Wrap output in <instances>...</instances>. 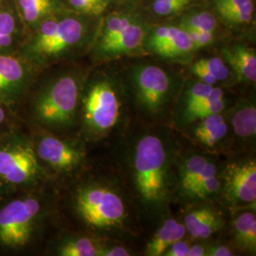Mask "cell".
Returning a JSON list of instances; mask_svg holds the SVG:
<instances>
[{
    "label": "cell",
    "instance_id": "cell-5",
    "mask_svg": "<svg viewBox=\"0 0 256 256\" xmlns=\"http://www.w3.org/2000/svg\"><path fill=\"white\" fill-rule=\"evenodd\" d=\"M79 115L86 135L92 138L108 136L122 117V102L116 86L106 79L92 84L82 94Z\"/></svg>",
    "mask_w": 256,
    "mask_h": 256
},
{
    "label": "cell",
    "instance_id": "cell-9",
    "mask_svg": "<svg viewBox=\"0 0 256 256\" xmlns=\"http://www.w3.org/2000/svg\"><path fill=\"white\" fill-rule=\"evenodd\" d=\"M32 142L39 162L55 172L70 173L84 162V152L82 148L52 134H41Z\"/></svg>",
    "mask_w": 256,
    "mask_h": 256
},
{
    "label": "cell",
    "instance_id": "cell-19",
    "mask_svg": "<svg viewBox=\"0 0 256 256\" xmlns=\"http://www.w3.org/2000/svg\"><path fill=\"white\" fill-rule=\"evenodd\" d=\"M191 72L200 79V81L212 86L225 81L230 75L228 66L225 64L224 60L218 57L198 60L191 66Z\"/></svg>",
    "mask_w": 256,
    "mask_h": 256
},
{
    "label": "cell",
    "instance_id": "cell-42",
    "mask_svg": "<svg viewBox=\"0 0 256 256\" xmlns=\"http://www.w3.org/2000/svg\"><path fill=\"white\" fill-rule=\"evenodd\" d=\"M4 0H0V6H1V4H2V2H3Z\"/></svg>",
    "mask_w": 256,
    "mask_h": 256
},
{
    "label": "cell",
    "instance_id": "cell-26",
    "mask_svg": "<svg viewBox=\"0 0 256 256\" xmlns=\"http://www.w3.org/2000/svg\"><path fill=\"white\" fill-rule=\"evenodd\" d=\"M194 50L192 41L188 36L187 32L180 27L176 36L172 38L168 43L158 48L154 54L165 58H176L188 54Z\"/></svg>",
    "mask_w": 256,
    "mask_h": 256
},
{
    "label": "cell",
    "instance_id": "cell-1",
    "mask_svg": "<svg viewBox=\"0 0 256 256\" xmlns=\"http://www.w3.org/2000/svg\"><path fill=\"white\" fill-rule=\"evenodd\" d=\"M60 10L43 19L20 46L18 55L34 68H45L78 52L90 36L88 19Z\"/></svg>",
    "mask_w": 256,
    "mask_h": 256
},
{
    "label": "cell",
    "instance_id": "cell-11",
    "mask_svg": "<svg viewBox=\"0 0 256 256\" xmlns=\"http://www.w3.org/2000/svg\"><path fill=\"white\" fill-rule=\"evenodd\" d=\"M225 192L230 202L236 204H256L254 160L229 166L225 174Z\"/></svg>",
    "mask_w": 256,
    "mask_h": 256
},
{
    "label": "cell",
    "instance_id": "cell-10",
    "mask_svg": "<svg viewBox=\"0 0 256 256\" xmlns=\"http://www.w3.org/2000/svg\"><path fill=\"white\" fill-rule=\"evenodd\" d=\"M34 68L18 54L0 52V102L14 108L23 99Z\"/></svg>",
    "mask_w": 256,
    "mask_h": 256
},
{
    "label": "cell",
    "instance_id": "cell-41",
    "mask_svg": "<svg viewBox=\"0 0 256 256\" xmlns=\"http://www.w3.org/2000/svg\"><path fill=\"white\" fill-rule=\"evenodd\" d=\"M3 188H4V187H3V186H2V184L0 183V192H2V189H3Z\"/></svg>",
    "mask_w": 256,
    "mask_h": 256
},
{
    "label": "cell",
    "instance_id": "cell-6",
    "mask_svg": "<svg viewBox=\"0 0 256 256\" xmlns=\"http://www.w3.org/2000/svg\"><path fill=\"white\" fill-rule=\"evenodd\" d=\"M42 173L32 140L21 134L0 138V183L3 187L25 188L36 183Z\"/></svg>",
    "mask_w": 256,
    "mask_h": 256
},
{
    "label": "cell",
    "instance_id": "cell-40",
    "mask_svg": "<svg viewBox=\"0 0 256 256\" xmlns=\"http://www.w3.org/2000/svg\"><path fill=\"white\" fill-rule=\"evenodd\" d=\"M155 2H160V3H178L182 4L185 6H188L191 0H154Z\"/></svg>",
    "mask_w": 256,
    "mask_h": 256
},
{
    "label": "cell",
    "instance_id": "cell-20",
    "mask_svg": "<svg viewBox=\"0 0 256 256\" xmlns=\"http://www.w3.org/2000/svg\"><path fill=\"white\" fill-rule=\"evenodd\" d=\"M220 16L230 23L244 24L252 18V0H214Z\"/></svg>",
    "mask_w": 256,
    "mask_h": 256
},
{
    "label": "cell",
    "instance_id": "cell-30",
    "mask_svg": "<svg viewBox=\"0 0 256 256\" xmlns=\"http://www.w3.org/2000/svg\"><path fill=\"white\" fill-rule=\"evenodd\" d=\"M18 18L12 10H0V34H18Z\"/></svg>",
    "mask_w": 256,
    "mask_h": 256
},
{
    "label": "cell",
    "instance_id": "cell-4",
    "mask_svg": "<svg viewBox=\"0 0 256 256\" xmlns=\"http://www.w3.org/2000/svg\"><path fill=\"white\" fill-rule=\"evenodd\" d=\"M74 208L86 226L100 232L122 229L128 218L126 206L119 192L102 183H88L78 188Z\"/></svg>",
    "mask_w": 256,
    "mask_h": 256
},
{
    "label": "cell",
    "instance_id": "cell-28",
    "mask_svg": "<svg viewBox=\"0 0 256 256\" xmlns=\"http://www.w3.org/2000/svg\"><path fill=\"white\" fill-rule=\"evenodd\" d=\"M218 26L216 19L209 12L191 14L183 18L180 27L184 30H192L200 32H212Z\"/></svg>",
    "mask_w": 256,
    "mask_h": 256
},
{
    "label": "cell",
    "instance_id": "cell-8",
    "mask_svg": "<svg viewBox=\"0 0 256 256\" xmlns=\"http://www.w3.org/2000/svg\"><path fill=\"white\" fill-rule=\"evenodd\" d=\"M132 82L140 108L153 116L164 111L171 99L173 82L164 68L154 64L138 66L133 70Z\"/></svg>",
    "mask_w": 256,
    "mask_h": 256
},
{
    "label": "cell",
    "instance_id": "cell-29",
    "mask_svg": "<svg viewBox=\"0 0 256 256\" xmlns=\"http://www.w3.org/2000/svg\"><path fill=\"white\" fill-rule=\"evenodd\" d=\"M225 108L224 98H212L202 102L185 110V118L188 122H194L216 113H221Z\"/></svg>",
    "mask_w": 256,
    "mask_h": 256
},
{
    "label": "cell",
    "instance_id": "cell-38",
    "mask_svg": "<svg viewBox=\"0 0 256 256\" xmlns=\"http://www.w3.org/2000/svg\"><path fill=\"white\" fill-rule=\"evenodd\" d=\"M8 108H9L0 102V126H4L8 120Z\"/></svg>",
    "mask_w": 256,
    "mask_h": 256
},
{
    "label": "cell",
    "instance_id": "cell-14",
    "mask_svg": "<svg viewBox=\"0 0 256 256\" xmlns=\"http://www.w3.org/2000/svg\"><path fill=\"white\" fill-rule=\"evenodd\" d=\"M223 56L240 80L256 82V54L254 48L234 45L223 50Z\"/></svg>",
    "mask_w": 256,
    "mask_h": 256
},
{
    "label": "cell",
    "instance_id": "cell-22",
    "mask_svg": "<svg viewBox=\"0 0 256 256\" xmlns=\"http://www.w3.org/2000/svg\"><path fill=\"white\" fill-rule=\"evenodd\" d=\"M234 232L238 246L244 250L256 252V218L252 210L239 214L234 220Z\"/></svg>",
    "mask_w": 256,
    "mask_h": 256
},
{
    "label": "cell",
    "instance_id": "cell-7",
    "mask_svg": "<svg viewBox=\"0 0 256 256\" xmlns=\"http://www.w3.org/2000/svg\"><path fill=\"white\" fill-rule=\"evenodd\" d=\"M41 200L32 194L16 198L0 208V247L21 250L28 246L42 216Z\"/></svg>",
    "mask_w": 256,
    "mask_h": 256
},
{
    "label": "cell",
    "instance_id": "cell-36",
    "mask_svg": "<svg viewBox=\"0 0 256 256\" xmlns=\"http://www.w3.org/2000/svg\"><path fill=\"white\" fill-rule=\"evenodd\" d=\"M208 256H234L232 250L225 245H212L207 248Z\"/></svg>",
    "mask_w": 256,
    "mask_h": 256
},
{
    "label": "cell",
    "instance_id": "cell-37",
    "mask_svg": "<svg viewBox=\"0 0 256 256\" xmlns=\"http://www.w3.org/2000/svg\"><path fill=\"white\" fill-rule=\"evenodd\" d=\"M207 256V248L200 244H196L190 246L187 256Z\"/></svg>",
    "mask_w": 256,
    "mask_h": 256
},
{
    "label": "cell",
    "instance_id": "cell-24",
    "mask_svg": "<svg viewBox=\"0 0 256 256\" xmlns=\"http://www.w3.org/2000/svg\"><path fill=\"white\" fill-rule=\"evenodd\" d=\"M220 186L218 168L209 160L188 196L196 198H207L218 192Z\"/></svg>",
    "mask_w": 256,
    "mask_h": 256
},
{
    "label": "cell",
    "instance_id": "cell-33",
    "mask_svg": "<svg viewBox=\"0 0 256 256\" xmlns=\"http://www.w3.org/2000/svg\"><path fill=\"white\" fill-rule=\"evenodd\" d=\"M184 30L187 32L190 40L192 41L194 50L208 46L214 41V34L212 32H200L192 30Z\"/></svg>",
    "mask_w": 256,
    "mask_h": 256
},
{
    "label": "cell",
    "instance_id": "cell-27",
    "mask_svg": "<svg viewBox=\"0 0 256 256\" xmlns=\"http://www.w3.org/2000/svg\"><path fill=\"white\" fill-rule=\"evenodd\" d=\"M212 98H224V92L206 82H196L192 84L185 94V110Z\"/></svg>",
    "mask_w": 256,
    "mask_h": 256
},
{
    "label": "cell",
    "instance_id": "cell-39",
    "mask_svg": "<svg viewBox=\"0 0 256 256\" xmlns=\"http://www.w3.org/2000/svg\"><path fill=\"white\" fill-rule=\"evenodd\" d=\"M90 1L92 3H94L98 8H100L102 12L106 10L108 5V0H90Z\"/></svg>",
    "mask_w": 256,
    "mask_h": 256
},
{
    "label": "cell",
    "instance_id": "cell-16",
    "mask_svg": "<svg viewBox=\"0 0 256 256\" xmlns=\"http://www.w3.org/2000/svg\"><path fill=\"white\" fill-rule=\"evenodd\" d=\"M61 6V0H18L19 16L30 28L62 10Z\"/></svg>",
    "mask_w": 256,
    "mask_h": 256
},
{
    "label": "cell",
    "instance_id": "cell-34",
    "mask_svg": "<svg viewBox=\"0 0 256 256\" xmlns=\"http://www.w3.org/2000/svg\"><path fill=\"white\" fill-rule=\"evenodd\" d=\"M189 242L182 239H180L173 243L170 247L168 248L162 256H187L189 248H190Z\"/></svg>",
    "mask_w": 256,
    "mask_h": 256
},
{
    "label": "cell",
    "instance_id": "cell-18",
    "mask_svg": "<svg viewBox=\"0 0 256 256\" xmlns=\"http://www.w3.org/2000/svg\"><path fill=\"white\" fill-rule=\"evenodd\" d=\"M232 126L238 137L254 140L256 134V108L254 104L239 102L232 114Z\"/></svg>",
    "mask_w": 256,
    "mask_h": 256
},
{
    "label": "cell",
    "instance_id": "cell-2",
    "mask_svg": "<svg viewBox=\"0 0 256 256\" xmlns=\"http://www.w3.org/2000/svg\"><path fill=\"white\" fill-rule=\"evenodd\" d=\"M170 151L162 137L146 134L133 152V182L138 196L150 209H162L169 198Z\"/></svg>",
    "mask_w": 256,
    "mask_h": 256
},
{
    "label": "cell",
    "instance_id": "cell-12",
    "mask_svg": "<svg viewBox=\"0 0 256 256\" xmlns=\"http://www.w3.org/2000/svg\"><path fill=\"white\" fill-rule=\"evenodd\" d=\"M146 38V28L138 19L113 37L108 43L96 48V56L100 59H111L132 54L142 50Z\"/></svg>",
    "mask_w": 256,
    "mask_h": 256
},
{
    "label": "cell",
    "instance_id": "cell-15",
    "mask_svg": "<svg viewBox=\"0 0 256 256\" xmlns=\"http://www.w3.org/2000/svg\"><path fill=\"white\" fill-rule=\"evenodd\" d=\"M184 224L176 220H165L154 236L148 242L146 248V256H160L176 241L182 239L186 234Z\"/></svg>",
    "mask_w": 256,
    "mask_h": 256
},
{
    "label": "cell",
    "instance_id": "cell-21",
    "mask_svg": "<svg viewBox=\"0 0 256 256\" xmlns=\"http://www.w3.org/2000/svg\"><path fill=\"white\" fill-rule=\"evenodd\" d=\"M104 246L98 240L88 236H68L57 247L61 256H102Z\"/></svg>",
    "mask_w": 256,
    "mask_h": 256
},
{
    "label": "cell",
    "instance_id": "cell-31",
    "mask_svg": "<svg viewBox=\"0 0 256 256\" xmlns=\"http://www.w3.org/2000/svg\"><path fill=\"white\" fill-rule=\"evenodd\" d=\"M72 12L84 16H100L104 12L90 0H68Z\"/></svg>",
    "mask_w": 256,
    "mask_h": 256
},
{
    "label": "cell",
    "instance_id": "cell-13",
    "mask_svg": "<svg viewBox=\"0 0 256 256\" xmlns=\"http://www.w3.org/2000/svg\"><path fill=\"white\" fill-rule=\"evenodd\" d=\"M224 221L216 210L203 207L191 210L184 218L186 232L194 238H210L212 234L220 230Z\"/></svg>",
    "mask_w": 256,
    "mask_h": 256
},
{
    "label": "cell",
    "instance_id": "cell-25",
    "mask_svg": "<svg viewBox=\"0 0 256 256\" xmlns=\"http://www.w3.org/2000/svg\"><path fill=\"white\" fill-rule=\"evenodd\" d=\"M134 20H136V18L126 12H116L106 18L102 23L96 48L108 43L113 37L128 27Z\"/></svg>",
    "mask_w": 256,
    "mask_h": 256
},
{
    "label": "cell",
    "instance_id": "cell-3",
    "mask_svg": "<svg viewBox=\"0 0 256 256\" xmlns=\"http://www.w3.org/2000/svg\"><path fill=\"white\" fill-rule=\"evenodd\" d=\"M82 94V82L77 74H61L37 92L32 104V114L46 129H70L78 119Z\"/></svg>",
    "mask_w": 256,
    "mask_h": 256
},
{
    "label": "cell",
    "instance_id": "cell-32",
    "mask_svg": "<svg viewBox=\"0 0 256 256\" xmlns=\"http://www.w3.org/2000/svg\"><path fill=\"white\" fill-rule=\"evenodd\" d=\"M187 6L178 4V3H160V2H153L152 8L156 14L165 16L176 14L185 9Z\"/></svg>",
    "mask_w": 256,
    "mask_h": 256
},
{
    "label": "cell",
    "instance_id": "cell-23",
    "mask_svg": "<svg viewBox=\"0 0 256 256\" xmlns=\"http://www.w3.org/2000/svg\"><path fill=\"white\" fill-rule=\"evenodd\" d=\"M209 160L200 154L188 156L182 162L180 170V182L183 192L188 194L198 182Z\"/></svg>",
    "mask_w": 256,
    "mask_h": 256
},
{
    "label": "cell",
    "instance_id": "cell-35",
    "mask_svg": "<svg viewBox=\"0 0 256 256\" xmlns=\"http://www.w3.org/2000/svg\"><path fill=\"white\" fill-rule=\"evenodd\" d=\"M131 256L130 250L120 245H104L102 256Z\"/></svg>",
    "mask_w": 256,
    "mask_h": 256
},
{
    "label": "cell",
    "instance_id": "cell-17",
    "mask_svg": "<svg viewBox=\"0 0 256 256\" xmlns=\"http://www.w3.org/2000/svg\"><path fill=\"white\" fill-rule=\"evenodd\" d=\"M198 120L194 130V136L202 144L214 146L226 137L228 126L221 113H216Z\"/></svg>",
    "mask_w": 256,
    "mask_h": 256
}]
</instances>
